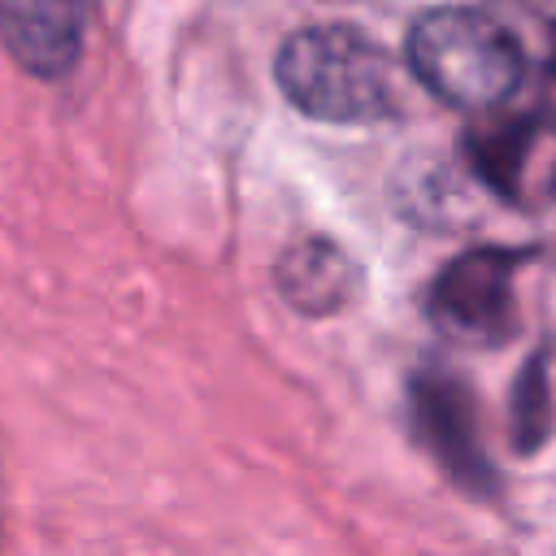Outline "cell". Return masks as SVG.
I'll return each mask as SVG.
<instances>
[{
	"instance_id": "cell-1",
	"label": "cell",
	"mask_w": 556,
	"mask_h": 556,
	"mask_svg": "<svg viewBox=\"0 0 556 556\" xmlns=\"http://www.w3.org/2000/svg\"><path fill=\"white\" fill-rule=\"evenodd\" d=\"M413 78L443 104L495 113L521 83L526 56L517 35L486 9L443 4L408 26L404 43Z\"/></svg>"
},
{
	"instance_id": "cell-2",
	"label": "cell",
	"mask_w": 556,
	"mask_h": 556,
	"mask_svg": "<svg viewBox=\"0 0 556 556\" xmlns=\"http://www.w3.org/2000/svg\"><path fill=\"white\" fill-rule=\"evenodd\" d=\"M282 96L317 122L361 126L395 109V65L356 26H304L274 56Z\"/></svg>"
},
{
	"instance_id": "cell-3",
	"label": "cell",
	"mask_w": 556,
	"mask_h": 556,
	"mask_svg": "<svg viewBox=\"0 0 556 556\" xmlns=\"http://www.w3.org/2000/svg\"><path fill=\"white\" fill-rule=\"evenodd\" d=\"M517 248H469L452 256L426 291L430 326L465 348H500L517 330Z\"/></svg>"
},
{
	"instance_id": "cell-4",
	"label": "cell",
	"mask_w": 556,
	"mask_h": 556,
	"mask_svg": "<svg viewBox=\"0 0 556 556\" xmlns=\"http://www.w3.org/2000/svg\"><path fill=\"white\" fill-rule=\"evenodd\" d=\"M408 417L417 443L469 491H491L495 469L478 439V404L460 374L452 369H417L408 382Z\"/></svg>"
},
{
	"instance_id": "cell-5",
	"label": "cell",
	"mask_w": 556,
	"mask_h": 556,
	"mask_svg": "<svg viewBox=\"0 0 556 556\" xmlns=\"http://www.w3.org/2000/svg\"><path fill=\"white\" fill-rule=\"evenodd\" d=\"M91 22V0H0V39L35 78L74 70Z\"/></svg>"
},
{
	"instance_id": "cell-6",
	"label": "cell",
	"mask_w": 556,
	"mask_h": 556,
	"mask_svg": "<svg viewBox=\"0 0 556 556\" xmlns=\"http://www.w3.org/2000/svg\"><path fill=\"white\" fill-rule=\"evenodd\" d=\"M274 282L304 317H334L361 295V265L330 239H304L282 252Z\"/></svg>"
},
{
	"instance_id": "cell-7",
	"label": "cell",
	"mask_w": 556,
	"mask_h": 556,
	"mask_svg": "<svg viewBox=\"0 0 556 556\" xmlns=\"http://www.w3.org/2000/svg\"><path fill=\"white\" fill-rule=\"evenodd\" d=\"M552 434V391H547V356L534 352L513 387V447L534 452Z\"/></svg>"
},
{
	"instance_id": "cell-8",
	"label": "cell",
	"mask_w": 556,
	"mask_h": 556,
	"mask_svg": "<svg viewBox=\"0 0 556 556\" xmlns=\"http://www.w3.org/2000/svg\"><path fill=\"white\" fill-rule=\"evenodd\" d=\"M552 91H556V48H552Z\"/></svg>"
}]
</instances>
